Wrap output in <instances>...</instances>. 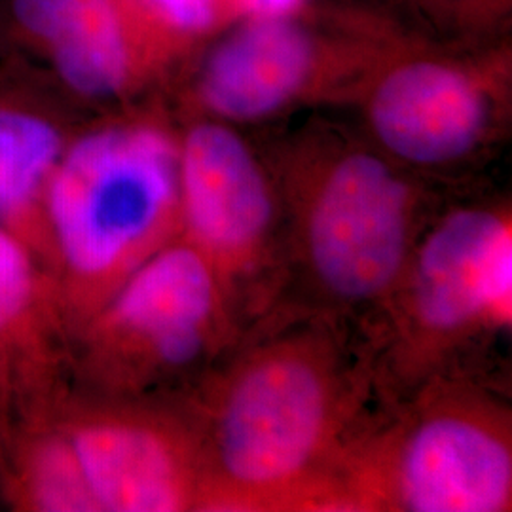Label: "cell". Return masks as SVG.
<instances>
[{
    "instance_id": "15",
    "label": "cell",
    "mask_w": 512,
    "mask_h": 512,
    "mask_svg": "<svg viewBox=\"0 0 512 512\" xmlns=\"http://www.w3.org/2000/svg\"><path fill=\"white\" fill-rule=\"evenodd\" d=\"M150 6L181 31L207 29L217 12V0H148Z\"/></svg>"
},
{
    "instance_id": "2",
    "label": "cell",
    "mask_w": 512,
    "mask_h": 512,
    "mask_svg": "<svg viewBox=\"0 0 512 512\" xmlns=\"http://www.w3.org/2000/svg\"><path fill=\"white\" fill-rule=\"evenodd\" d=\"M511 511V397L486 374L431 378L378 404L323 503V512Z\"/></svg>"
},
{
    "instance_id": "5",
    "label": "cell",
    "mask_w": 512,
    "mask_h": 512,
    "mask_svg": "<svg viewBox=\"0 0 512 512\" xmlns=\"http://www.w3.org/2000/svg\"><path fill=\"white\" fill-rule=\"evenodd\" d=\"M511 330V203L442 209L423 230L372 338L382 399L439 376H495L490 355Z\"/></svg>"
},
{
    "instance_id": "11",
    "label": "cell",
    "mask_w": 512,
    "mask_h": 512,
    "mask_svg": "<svg viewBox=\"0 0 512 512\" xmlns=\"http://www.w3.org/2000/svg\"><path fill=\"white\" fill-rule=\"evenodd\" d=\"M313 50L291 23L274 18L243 27L209 55L198 101L222 122H256L293 105L308 92Z\"/></svg>"
},
{
    "instance_id": "7",
    "label": "cell",
    "mask_w": 512,
    "mask_h": 512,
    "mask_svg": "<svg viewBox=\"0 0 512 512\" xmlns=\"http://www.w3.org/2000/svg\"><path fill=\"white\" fill-rule=\"evenodd\" d=\"M179 238L219 279L247 329L285 300L289 249L275 179L222 120L179 141Z\"/></svg>"
},
{
    "instance_id": "6",
    "label": "cell",
    "mask_w": 512,
    "mask_h": 512,
    "mask_svg": "<svg viewBox=\"0 0 512 512\" xmlns=\"http://www.w3.org/2000/svg\"><path fill=\"white\" fill-rule=\"evenodd\" d=\"M243 330L202 256L173 239L76 329L71 374L101 397H184Z\"/></svg>"
},
{
    "instance_id": "12",
    "label": "cell",
    "mask_w": 512,
    "mask_h": 512,
    "mask_svg": "<svg viewBox=\"0 0 512 512\" xmlns=\"http://www.w3.org/2000/svg\"><path fill=\"white\" fill-rule=\"evenodd\" d=\"M23 31L48 46L55 71L86 99H112L133 80L122 23L112 0H14Z\"/></svg>"
},
{
    "instance_id": "13",
    "label": "cell",
    "mask_w": 512,
    "mask_h": 512,
    "mask_svg": "<svg viewBox=\"0 0 512 512\" xmlns=\"http://www.w3.org/2000/svg\"><path fill=\"white\" fill-rule=\"evenodd\" d=\"M55 406L0 429V495L18 512H99Z\"/></svg>"
},
{
    "instance_id": "14",
    "label": "cell",
    "mask_w": 512,
    "mask_h": 512,
    "mask_svg": "<svg viewBox=\"0 0 512 512\" xmlns=\"http://www.w3.org/2000/svg\"><path fill=\"white\" fill-rule=\"evenodd\" d=\"M65 147L52 120L0 103V226L18 234L38 255L42 202Z\"/></svg>"
},
{
    "instance_id": "4",
    "label": "cell",
    "mask_w": 512,
    "mask_h": 512,
    "mask_svg": "<svg viewBox=\"0 0 512 512\" xmlns=\"http://www.w3.org/2000/svg\"><path fill=\"white\" fill-rule=\"evenodd\" d=\"M40 256L71 332L179 238V141L148 120L67 143L42 202Z\"/></svg>"
},
{
    "instance_id": "1",
    "label": "cell",
    "mask_w": 512,
    "mask_h": 512,
    "mask_svg": "<svg viewBox=\"0 0 512 512\" xmlns=\"http://www.w3.org/2000/svg\"><path fill=\"white\" fill-rule=\"evenodd\" d=\"M181 399L202 444L200 512H323L338 459L384 401L365 332L289 300Z\"/></svg>"
},
{
    "instance_id": "16",
    "label": "cell",
    "mask_w": 512,
    "mask_h": 512,
    "mask_svg": "<svg viewBox=\"0 0 512 512\" xmlns=\"http://www.w3.org/2000/svg\"><path fill=\"white\" fill-rule=\"evenodd\" d=\"M245 2L253 12L264 18H279L294 10L302 0H245Z\"/></svg>"
},
{
    "instance_id": "9",
    "label": "cell",
    "mask_w": 512,
    "mask_h": 512,
    "mask_svg": "<svg viewBox=\"0 0 512 512\" xmlns=\"http://www.w3.org/2000/svg\"><path fill=\"white\" fill-rule=\"evenodd\" d=\"M73 332L37 251L0 226V429L69 391Z\"/></svg>"
},
{
    "instance_id": "3",
    "label": "cell",
    "mask_w": 512,
    "mask_h": 512,
    "mask_svg": "<svg viewBox=\"0 0 512 512\" xmlns=\"http://www.w3.org/2000/svg\"><path fill=\"white\" fill-rule=\"evenodd\" d=\"M275 184L289 249L285 300L332 313L372 342L439 209L401 165L366 148L304 152Z\"/></svg>"
},
{
    "instance_id": "10",
    "label": "cell",
    "mask_w": 512,
    "mask_h": 512,
    "mask_svg": "<svg viewBox=\"0 0 512 512\" xmlns=\"http://www.w3.org/2000/svg\"><path fill=\"white\" fill-rule=\"evenodd\" d=\"M368 124L393 162L442 169L465 162L488 139V92L459 69L418 61L384 76L370 93Z\"/></svg>"
},
{
    "instance_id": "8",
    "label": "cell",
    "mask_w": 512,
    "mask_h": 512,
    "mask_svg": "<svg viewBox=\"0 0 512 512\" xmlns=\"http://www.w3.org/2000/svg\"><path fill=\"white\" fill-rule=\"evenodd\" d=\"M57 418L73 440L99 512H200V435L181 397L67 393Z\"/></svg>"
}]
</instances>
